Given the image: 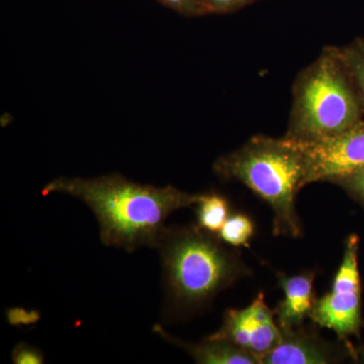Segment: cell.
Listing matches in <instances>:
<instances>
[{"instance_id": "6da1fadb", "label": "cell", "mask_w": 364, "mask_h": 364, "mask_svg": "<svg viewBox=\"0 0 364 364\" xmlns=\"http://www.w3.org/2000/svg\"><path fill=\"white\" fill-rule=\"evenodd\" d=\"M56 193L78 198L92 210L104 245L130 253L141 247L156 248L169 215L193 207L202 196L171 186L136 183L119 174L59 177L42 189L43 196Z\"/></svg>"}, {"instance_id": "7a4b0ae2", "label": "cell", "mask_w": 364, "mask_h": 364, "mask_svg": "<svg viewBox=\"0 0 364 364\" xmlns=\"http://www.w3.org/2000/svg\"><path fill=\"white\" fill-rule=\"evenodd\" d=\"M157 250L167 301L173 313L202 308L251 270L240 252L198 225L166 227Z\"/></svg>"}, {"instance_id": "3957f363", "label": "cell", "mask_w": 364, "mask_h": 364, "mask_svg": "<svg viewBox=\"0 0 364 364\" xmlns=\"http://www.w3.org/2000/svg\"><path fill=\"white\" fill-rule=\"evenodd\" d=\"M215 170L223 178L241 182L268 203L275 236L301 235L296 198L306 186L308 166L298 141L254 136L240 149L220 158Z\"/></svg>"}, {"instance_id": "277c9868", "label": "cell", "mask_w": 364, "mask_h": 364, "mask_svg": "<svg viewBox=\"0 0 364 364\" xmlns=\"http://www.w3.org/2000/svg\"><path fill=\"white\" fill-rule=\"evenodd\" d=\"M286 136L314 142L363 121L364 109L338 49H328L299 75Z\"/></svg>"}, {"instance_id": "5b68a950", "label": "cell", "mask_w": 364, "mask_h": 364, "mask_svg": "<svg viewBox=\"0 0 364 364\" xmlns=\"http://www.w3.org/2000/svg\"><path fill=\"white\" fill-rule=\"evenodd\" d=\"M358 247V237L350 235L345 243L343 259L333 280L331 291L316 299L310 315L316 325L332 330L341 340L358 335L361 327Z\"/></svg>"}, {"instance_id": "8992f818", "label": "cell", "mask_w": 364, "mask_h": 364, "mask_svg": "<svg viewBox=\"0 0 364 364\" xmlns=\"http://www.w3.org/2000/svg\"><path fill=\"white\" fill-rule=\"evenodd\" d=\"M299 143L308 166L306 186L318 181L337 182L364 166L363 121L329 138Z\"/></svg>"}, {"instance_id": "52a82bcc", "label": "cell", "mask_w": 364, "mask_h": 364, "mask_svg": "<svg viewBox=\"0 0 364 364\" xmlns=\"http://www.w3.org/2000/svg\"><path fill=\"white\" fill-rule=\"evenodd\" d=\"M210 337L226 340L262 364L263 359L279 344L282 332L274 312L267 305L265 294L260 293L246 308L227 310L221 327Z\"/></svg>"}, {"instance_id": "ba28073f", "label": "cell", "mask_w": 364, "mask_h": 364, "mask_svg": "<svg viewBox=\"0 0 364 364\" xmlns=\"http://www.w3.org/2000/svg\"><path fill=\"white\" fill-rule=\"evenodd\" d=\"M280 332L279 344L263 359L262 364L335 363L343 358L346 352L304 326Z\"/></svg>"}, {"instance_id": "9c48e42d", "label": "cell", "mask_w": 364, "mask_h": 364, "mask_svg": "<svg viewBox=\"0 0 364 364\" xmlns=\"http://www.w3.org/2000/svg\"><path fill=\"white\" fill-rule=\"evenodd\" d=\"M277 280L284 294V299L279 301L274 310L275 320L279 329L301 327L306 318H310L317 299L314 293L315 273L306 272L293 277L277 273Z\"/></svg>"}, {"instance_id": "30bf717a", "label": "cell", "mask_w": 364, "mask_h": 364, "mask_svg": "<svg viewBox=\"0 0 364 364\" xmlns=\"http://www.w3.org/2000/svg\"><path fill=\"white\" fill-rule=\"evenodd\" d=\"M153 331L165 341L181 347L200 364H259L257 359L226 340L208 336L200 343H191L169 334L161 325L156 324Z\"/></svg>"}, {"instance_id": "8fae6325", "label": "cell", "mask_w": 364, "mask_h": 364, "mask_svg": "<svg viewBox=\"0 0 364 364\" xmlns=\"http://www.w3.org/2000/svg\"><path fill=\"white\" fill-rule=\"evenodd\" d=\"M196 225L218 235L231 215L230 203L226 198L218 193H205L196 203Z\"/></svg>"}, {"instance_id": "7c38bea8", "label": "cell", "mask_w": 364, "mask_h": 364, "mask_svg": "<svg viewBox=\"0 0 364 364\" xmlns=\"http://www.w3.org/2000/svg\"><path fill=\"white\" fill-rule=\"evenodd\" d=\"M255 231L254 223L248 215L233 214L228 218L218 236L231 247L239 248L248 246Z\"/></svg>"}, {"instance_id": "4fadbf2b", "label": "cell", "mask_w": 364, "mask_h": 364, "mask_svg": "<svg viewBox=\"0 0 364 364\" xmlns=\"http://www.w3.org/2000/svg\"><path fill=\"white\" fill-rule=\"evenodd\" d=\"M338 52L364 107V40L356 41Z\"/></svg>"}, {"instance_id": "5bb4252c", "label": "cell", "mask_w": 364, "mask_h": 364, "mask_svg": "<svg viewBox=\"0 0 364 364\" xmlns=\"http://www.w3.org/2000/svg\"><path fill=\"white\" fill-rule=\"evenodd\" d=\"M11 359L14 364H43L45 358L43 352L32 345L21 342L16 345L11 352Z\"/></svg>"}, {"instance_id": "9a60e30c", "label": "cell", "mask_w": 364, "mask_h": 364, "mask_svg": "<svg viewBox=\"0 0 364 364\" xmlns=\"http://www.w3.org/2000/svg\"><path fill=\"white\" fill-rule=\"evenodd\" d=\"M158 1L184 16L207 14L205 0H158Z\"/></svg>"}, {"instance_id": "2e32d148", "label": "cell", "mask_w": 364, "mask_h": 364, "mask_svg": "<svg viewBox=\"0 0 364 364\" xmlns=\"http://www.w3.org/2000/svg\"><path fill=\"white\" fill-rule=\"evenodd\" d=\"M335 183L341 186L345 191L364 203V166Z\"/></svg>"}, {"instance_id": "e0dca14e", "label": "cell", "mask_w": 364, "mask_h": 364, "mask_svg": "<svg viewBox=\"0 0 364 364\" xmlns=\"http://www.w3.org/2000/svg\"><path fill=\"white\" fill-rule=\"evenodd\" d=\"M252 0H205V13L224 14L241 9Z\"/></svg>"}]
</instances>
